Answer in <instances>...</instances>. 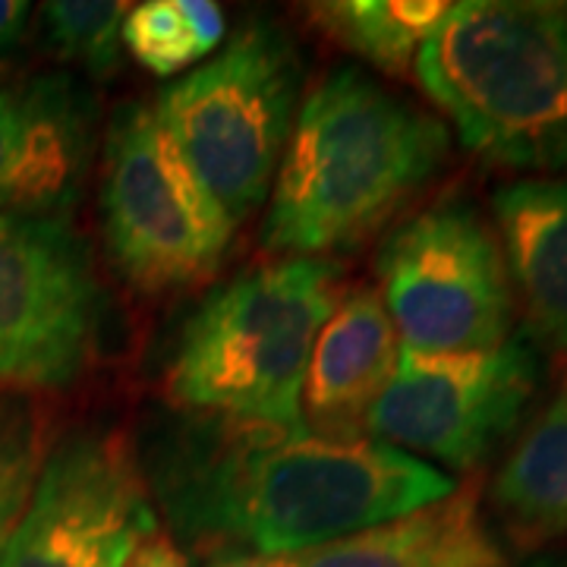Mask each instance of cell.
Masks as SVG:
<instances>
[{"label": "cell", "mask_w": 567, "mask_h": 567, "mask_svg": "<svg viewBox=\"0 0 567 567\" xmlns=\"http://www.w3.org/2000/svg\"><path fill=\"white\" fill-rule=\"evenodd\" d=\"M476 486L454 488L447 498L413 514L350 533L328 546L290 555L293 567H432L466 536L483 529Z\"/></svg>", "instance_id": "15"}, {"label": "cell", "mask_w": 567, "mask_h": 567, "mask_svg": "<svg viewBox=\"0 0 567 567\" xmlns=\"http://www.w3.org/2000/svg\"><path fill=\"white\" fill-rule=\"evenodd\" d=\"M529 567H567V555H543V558H536Z\"/></svg>", "instance_id": "24"}, {"label": "cell", "mask_w": 567, "mask_h": 567, "mask_svg": "<svg viewBox=\"0 0 567 567\" xmlns=\"http://www.w3.org/2000/svg\"><path fill=\"white\" fill-rule=\"evenodd\" d=\"M32 7L25 0H0V51L13 48L25 32Z\"/></svg>", "instance_id": "22"}, {"label": "cell", "mask_w": 567, "mask_h": 567, "mask_svg": "<svg viewBox=\"0 0 567 567\" xmlns=\"http://www.w3.org/2000/svg\"><path fill=\"white\" fill-rule=\"evenodd\" d=\"M126 13L130 3L114 0H51L41 7V29L58 58L80 63L92 76H111L121 66Z\"/></svg>", "instance_id": "18"}, {"label": "cell", "mask_w": 567, "mask_h": 567, "mask_svg": "<svg viewBox=\"0 0 567 567\" xmlns=\"http://www.w3.org/2000/svg\"><path fill=\"white\" fill-rule=\"evenodd\" d=\"M102 316L89 246L66 218L0 215V391L76 382Z\"/></svg>", "instance_id": "9"}, {"label": "cell", "mask_w": 567, "mask_h": 567, "mask_svg": "<svg viewBox=\"0 0 567 567\" xmlns=\"http://www.w3.org/2000/svg\"><path fill=\"white\" fill-rule=\"evenodd\" d=\"M447 10L445 0H322L309 3V20L388 76H406Z\"/></svg>", "instance_id": "16"}, {"label": "cell", "mask_w": 567, "mask_h": 567, "mask_svg": "<svg viewBox=\"0 0 567 567\" xmlns=\"http://www.w3.org/2000/svg\"><path fill=\"white\" fill-rule=\"evenodd\" d=\"M492 502L520 546L567 533V388L511 451Z\"/></svg>", "instance_id": "14"}, {"label": "cell", "mask_w": 567, "mask_h": 567, "mask_svg": "<svg viewBox=\"0 0 567 567\" xmlns=\"http://www.w3.org/2000/svg\"><path fill=\"white\" fill-rule=\"evenodd\" d=\"M338 300L328 259H281L224 284L183 324L167 398L199 416L303 425L309 353Z\"/></svg>", "instance_id": "4"}, {"label": "cell", "mask_w": 567, "mask_h": 567, "mask_svg": "<svg viewBox=\"0 0 567 567\" xmlns=\"http://www.w3.org/2000/svg\"><path fill=\"white\" fill-rule=\"evenodd\" d=\"M382 303L416 353L505 344L514 293L492 224L466 203H439L398 224L379 249Z\"/></svg>", "instance_id": "7"}, {"label": "cell", "mask_w": 567, "mask_h": 567, "mask_svg": "<svg viewBox=\"0 0 567 567\" xmlns=\"http://www.w3.org/2000/svg\"><path fill=\"white\" fill-rule=\"evenodd\" d=\"M227 22L215 0H145L130 7L121 44L155 76H174L208 58Z\"/></svg>", "instance_id": "17"}, {"label": "cell", "mask_w": 567, "mask_h": 567, "mask_svg": "<svg viewBox=\"0 0 567 567\" xmlns=\"http://www.w3.org/2000/svg\"><path fill=\"white\" fill-rule=\"evenodd\" d=\"M44 464V439L35 406L0 394V555L20 524Z\"/></svg>", "instance_id": "19"}, {"label": "cell", "mask_w": 567, "mask_h": 567, "mask_svg": "<svg viewBox=\"0 0 567 567\" xmlns=\"http://www.w3.org/2000/svg\"><path fill=\"white\" fill-rule=\"evenodd\" d=\"M95 148V104L54 73L0 82V215L61 218L80 199Z\"/></svg>", "instance_id": "11"}, {"label": "cell", "mask_w": 567, "mask_h": 567, "mask_svg": "<svg viewBox=\"0 0 567 567\" xmlns=\"http://www.w3.org/2000/svg\"><path fill=\"white\" fill-rule=\"evenodd\" d=\"M413 70L476 158L567 181V3H451Z\"/></svg>", "instance_id": "3"}, {"label": "cell", "mask_w": 567, "mask_h": 567, "mask_svg": "<svg viewBox=\"0 0 567 567\" xmlns=\"http://www.w3.org/2000/svg\"><path fill=\"white\" fill-rule=\"evenodd\" d=\"M126 567H186V558H183L181 548L171 543V536H164L162 529H158L155 536H148L133 551V558L126 561Z\"/></svg>", "instance_id": "21"}, {"label": "cell", "mask_w": 567, "mask_h": 567, "mask_svg": "<svg viewBox=\"0 0 567 567\" xmlns=\"http://www.w3.org/2000/svg\"><path fill=\"white\" fill-rule=\"evenodd\" d=\"M536 391L539 357L527 338L466 353L401 347L391 382L365 416V439L466 473L520 425Z\"/></svg>", "instance_id": "8"}, {"label": "cell", "mask_w": 567, "mask_h": 567, "mask_svg": "<svg viewBox=\"0 0 567 567\" xmlns=\"http://www.w3.org/2000/svg\"><path fill=\"white\" fill-rule=\"evenodd\" d=\"M102 221L117 271L145 293L215 275L237 230L145 104L123 107L111 123Z\"/></svg>", "instance_id": "6"}, {"label": "cell", "mask_w": 567, "mask_h": 567, "mask_svg": "<svg viewBox=\"0 0 567 567\" xmlns=\"http://www.w3.org/2000/svg\"><path fill=\"white\" fill-rule=\"evenodd\" d=\"M300 85L297 44L275 22H252L215 61L167 85L152 107L234 224L271 196Z\"/></svg>", "instance_id": "5"}, {"label": "cell", "mask_w": 567, "mask_h": 567, "mask_svg": "<svg viewBox=\"0 0 567 567\" xmlns=\"http://www.w3.org/2000/svg\"><path fill=\"white\" fill-rule=\"evenodd\" d=\"M447 158V126L344 66L300 104L271 183L262 246L322 259L385 227Z\"/></svg>", "instance_id": "2"}, {"label": "cell", "mask_w": 567, "mask_h": 567, "mask_svg": "<svg viewBox=\"0 0 567 567\" xmlns=\"http://www.w3.org/2000/svg\"><path fill=\"white\" fill-rule=\"evenodd\" d=\"M208 567H293L290 555H249V551H230Z\"/></svg>", "instance_id": "23"}, {"label": "cell", "mask_w": 567, "mask_h": 567, "mask_svg": "<svg viewBox=\"0 0 567 567\" xmlns=\"http://www.w3.org/2000/svg\"><path fill=\"white\" fill-rule=\"evenodd\" d=\"M432 567H507L502 548L488 536V529H476L466 536L457 548H451L445 558H439Z\"/></svg>", "instance_id": "20"}, {"label": "cell", "mask_w": 567, "mask_h": 567, "mask_svg": "<svg viewBox=\"0 0 567 567\" xmlns=\"http://www.w3.org/2000/svg\"><path fill=\"white\" fill-rule=\"evenodd\" d=\"M155 533L158 514L133 445L114 429H85L44 454L0 567H126Z\"/></svg>", "instance_id": "10"}, {"label": "cell", "mask_w": 567, "mask_h": 567, "mask_svg": "<svg viewBox=\"0 0 567 567\" xmlns=\"http://www.w3.org/2000/svg\"><path fill=\"white\" fill-rule=\"evenodd\" d=\"M401 357V341L382 297L357 287L338 300L306 365L300 416L324 439H365V416L382 398Z\"/></svg>", "instance_id": "12"}, {"label": "cell", "mask_w": 567, "mask_h": 567, "mask_svg": "<svg viewBox=\"0 0 567 567\" xmlns=\"http://www.w3.org/2000/svg\"><path fill=\"white\" fill-rule=\"evenodd\" d=\"M492 212L527 331L567 357V181L502 183L492 193Z\"/></svg>", "instance_id": "13"}, {"label": "cell", "mask_w": 567, "mask_h": 567, "mask_svg": "<svg viewBox=\"0 0 567 567\" xmlns=\"http://www.w3.org/2000/svg\"><path fill=\"white\" fill-rule=\"evenodd\" d=\"M145 483L189 543L249 555H300L457 488L423 457L372 439L199 413L164 432Z\"/></svg>", "instance_id": "1"}]
</instances>
